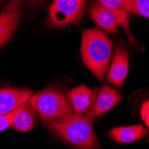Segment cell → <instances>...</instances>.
Here are the masks:
<instances>
[{"label": "cell", "instance_id": "obj_19", "mask_svg": "<svg viewBox=\"0 0 149 149\" xmlns=\"http://www.w3.org/2000/svg\"><path fill=\"white\" fill-rule=\"evenodd\" d=\"M1 1H2V0H0V2H1Z\"/></svg>", "mask_w": 149, "mask_h": 149}, {"label": "cell", "instance_id": "obj_15", "mask_svg": "<svg viewBox=\"0 0 149 149\" xmlns=\"http://www.w3.org/2000/svg\"><path fill=\"white\" fill-rule=\"evenodd\" d=\"M13 114H15V111L7 114H0V131H3L11 127Z\"/></svg>", "mask_w": 149, "mask_h": 149}, {"label": "cell", "instance_id": "obj_17", "mask_svg": "<svg viewBox=\"0 0 149 149\" xmlns=\"http://www.w3.org/2000/svg\"><path fill=\"white\" fill-rule=\"evenodd\" d=\"M123 2L126 10L129 13H132V9H133V6H134L135 2H136V0H123Z\"/></svg>", "mask_w": 149, "mask_h": 149}, {"label": "cell", "instance_id": "obj_3", "mask_svg": "<svg viewBox=\"0 0 149 149\" xmlns=\"http://www.w3.org/2000/svg\"><path fill=\"white\" fill-rule=\"evenodd\" d=\"M30 104L46 123L62 120L73 113L70 101L61 92L46 89L31 97Z\"/></svg>", "mask_w": 149, "mask_h": 149}, {"label": "cell", "instance_id": "obj_18", "mask_svg": "<svg viewBox=\"0 0 149 149\" xmlns=\"http://www.w3.org/2000/svg\"><path fill=\"white\" fill-rule=\"evenodd\" d=\"M42 1H45V0H28V2L31 4V5H35V4H38Z\"/></svg>", "mask_w": 149, "mask_h": 149}, {"label": "cell", "instance_id": "obj_2", "mask_svg": "<svg viewBox=\"0 0 149 149\" xmlns=\"http://www.w3.org/2000/svg\"><path fill=\"white\" fill-rule=\"evenodd\" d=\"M49 129L65 141L80 149H97L100 145L92 126V120L83 114H75L49 124Z\"/></svg>", "mask_w": 149, "mask_h": 149}, {"label": "cell", "instance_id": "obj_10", "mask_svg": "<svg viewBox=\"0 0 149 149\" xmlns=\"http://www.w3.org/2000/svg\"><path fill=\"white\" fill-rule=\"evenodd\" d=\"M29 101L15 111L11 126L17 131L28 132L32 130L37 123V111Z\"/></svg>", "mask_w": 149, "mask_h": 149}, {"label": "cell", "instance_id": "obj_8", "mask_svg": "<svg viewBox=\"0 0 149 149\" xmlns=\"http://www.w3.org/2000/svg\"><path fill=\"white\" fill-rule=\"evenodd\" d=\"M129 72V56L123 47H118L113 56L112 64L108 72L107 81L109 83L120 87L124 83Z\"/></svg>", "mask_w": 149, "mask_h": 149}, {"label": "cell", "instance_id": "obj_7", "mask_svg": "<svg viewBox=\"0 0 149 149\" xmlns=\"http://www.w3.org/2000/svg\"><path fill=\"white\" fill-rule=\"evenodd\" d=\"M33 96V92L26 88L0 89V114L11 113Z\"/></svg>", "mask_w": 149, "mask_h": 149}, {"label": "cell", "instance_id": "obj_16", "mask_svg": "<svg viewBox=\"0 0 149 149\" xmlns=\"http://www.w3.org/2000/svg\"><path fill=\"white\" fill-rule=\"evenodd\" d=\"M140 113H141L143 121L147 126V128L149 129V99L143 103V104L141 106Z\"/></svg>", "mask_w": 149, "mask_h": 149}, {"label": "cell", "instance_id": "obj_14", "mask_svg": "<svg viewBox=\"0 0 149 149\" xmlns=\"http://www.w3.org/2000/svg\"><path fill=\"white\" fill-rule=\"evenodd\" d=\"M132 13L149 19V0H136Z\"/></svg>", "mask_w": 149, "mask_h": 149}, {"label": "cell", "instance_id": "obj_13", "mask_svg": "<svg viewBox=\"0 0 149 149\" xmlns=\"http://www.w3.org/2000/svg\"><path fill=\"white\" fill-rule=\"evenodd\" d=\"M99 2L104 6L106 8L110 9L114 15H116L120 25L123 26V30L125 31L130 41L132 43L135 42L134 38L132 37V34L130 30L129 26V12L126 10L123 0H99Z\"/></svg>", "mask_w": 149, "mask_h": 149}, {"label": "cell", "instance_id": "obj_11", "mask_svg": "<svg viewBox=\"0 0 149 149\" xmlns=\"http://www.w3.org/2000/svg\"><path fill=\"white\" fill-rule=\"evenodd\" d=\"M75 114H84L91 107L93 101V91L86 86L77 87L67 94Z\"/></svg>", "mask_w": 149, "mask_h": 149}, {"label": "cell", "instance_id": "obj_5", "mask_svg": "<svg viewBox=\"0 0 149 149\" xmlns=\"http://www.w3.org/2000/svg\"><path fill=\"white\" fill-rule=\"evenodd\" d=\"M120 93L113 88L104 86L93 92V101L90 109L85 115L93 120L97 117L110 111L120 100Z\"/></svg>", "mask_w": 149, "mask_h": 149}, {"label": "cell", "instance_id": "obj_4", "mask_svg": "<svg viewBox=\"0 0 149 149\" xmlns=\"http://www.w3.org/2000/svg\"><path fill=\"white\" fill-rule=\"evenodd\" d=\"M86 0H55L48 9L47 22L53 26L77 22L82 16Z\"/></svg>", "mask_w": 149, "mask_h": 149}, {"label": "cell", "instance_id": "obj_12", "mask_svg": "<svg viewBox=\"0 0 149 149\" xmlns=\"http://www.w3.org/2000/svg\"><path fill=\"white\" fill-rule=\"evenodd\" d=\"M149 133L148 130L140 124L126 126V127H118L111 130L108 132L109 137L119 143H132L138 141Z\"/></svg>", "mask_w": 149, "mask_h": 149}, {"label": "cell", "instance_id": "obj_6", "mask_svg": "<svg viewBox=\"0 0 149 149\" xmlns=\"http://www.w3.org/2000/svg\"><path fill=\"white\" fill-rule=\"evenodd\" d=\"M22 0H10L0 13V47L15 32L21 15Z\"/></svg>", "mask_w": 149, "mask_h": 149}, {"label": "cell", "instance_id": "obj_1", "mask_svg": "<svg viewBox=\"0 0 149 149\" xmlns=\"http://www.w3.org/2000/svg\"><path fill=\"white\" fill-rule=\"evenodd\" d=\"M113 52L110 38L97 29L83 32L81 56L90 72L99 80L104 78Z\"/></svg>", "mask_w": 149, "mask_h": 149}, {"label": "cell", "instance_id": "obj_9", "mask_svg": "<svg viewBox=\"0 0 149 149\" xmlns=\"http://www.w3.org/2000/svg\"><path fill=\"white\" fill-rule=\"evenodd\" d=\"M90 15L96 23L104 31L116 33L120 22L116 15L110 10L103 6L100 2H94L90 6Z\"/></svg>", "mask_w": 149, "mask_h": 149}]
</instances>
